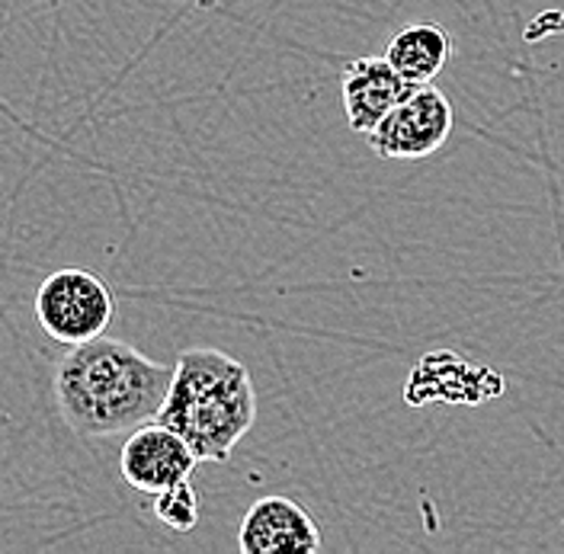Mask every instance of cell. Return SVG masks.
Wrapping results in <instances>:
<instances>
[{"label": "cell", "mask_w": 564, "mask_h": 554, "mask_svg": "<svg viewBox=\"0 0 564 554\" xmlns=\"http://www.w3.org/2000/svg\"><path fill=\"white\" fill-rule=\"evenodd\" d=\"M174 369L148 359L126 340L94 337L70 347L55 369V401L70 430L84 439L132 433L158 420Z\"/></svg>", "instance_id": "1"}, {"label": "cell", "mask_w": 564, "mask_h": 554, "mask_svg": "<svg viewBox=\"0 0 564 554\" xmlns=\"http://www.w3.org/2000/svg\"><path fill=\"white\" fill-rule=\"evenodd\" d=\"M158 420L176 430L199 461H228L257 420V391L247 366L221 349L180 352Z\"/></svg>", "instance_id": "2"}, {"label": "cell", "mask_w": 564, "mask_h": 554, "mask_svg": "<svg viewBox=\"0 0 564 554\" xmlns=\"http://www.w3.org/2000/svg\"><path fill=\"white\" fill-rule=\"evenodd\" d=\"M116 298L104 279L80 267L55 270L42 279L35 292V317L39 327L65 347L87 344L94 337H104L112 324Z\"/></svg>", "instance_id": "3"}, {"label": "cell", "mask_w": 564, "mask_h": 554, "mask_svg": "<svg viewBox=\"0 0 564 554\" xmlns=\"http://www.w3.org/2000/svg\"><path fill=\"white\" fill-rule=\"evenodd\" d=\"M453 122L456 116L449 97L433 84H421L379 122L369 144L386 161H421L449 141Z\"/></svg>", "instance_id": "4"}, {"label": "cell", "mask_w": 564, "mask_h": 554, "mask_svg": "<svg viewBox=\"0 0 564 554\" xmlns=\"http://www.w3.org/2000/svg\"><path fill=\"white\" fill-rule=\"evenodd\" d=\"M196 465H199V455L193 452V446L161 420H151L139 430H132L119 452L122 481L151 497L167 487L189 481Z\"/></svg>", "instance_id": "5"}, {"label": "cell", "mask_w": 564, "mask_h": 554, "mask_svg": "<svg viewBox=\"0 0 564 554\" xmlns=\"http://www.w3.org/2000/svg\"><path fill=\"white\" fill-rule=\"evenodd\" d=\"M241 554H315L321 529L308 510L289 497H260L238 529Z\"/></svg>", "instance_id": "6"}, {"label": "cell", "mask_w": 564, "mask_h": 554, "mask_svg": "<svg viewBox=\"0 0 564 554\" xmlns=\"http://www.w3.org/2000/svg\"><path fill=\"white\" fill-rule=\"evenodd\" d=\"M411 90L414 84H408L391 68L386 55L352 58L340 74V104L347 112V122L356 135H366V139Z\"/></svg>", "instance_id": "7"}, {"label": "cell", "mask_w": 564, "mask_h": 554, "mask_svg": "<svg viewBox=\"0 0 564 554\" xmlns=\"http://www.w3.org/2000/svg\"><path fill=\"white\" fill-rule=\"evenodd\" d=\"M386 58L408 84H433L453 58V35L436 23H411L388 39Z\"/></svg>", "instance_id": "8"}, {"label": "cell", "mask_w": 564, "mask_h": 554, "mask_svg": "<svg viewBox=\"0 0 564 554\" xmlns=\"http://www.w3.org/2000/svg\"><path fill=\"white\" fill-rule=\"evenodd\" d=\"M154 517L171 532H180V535L193 532L196 522H199V493H196V487L183 481V485L154 493Z\"/></svg>", "instance_id": "9"}]
</instances>
